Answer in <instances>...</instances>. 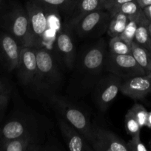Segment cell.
<instances>
[{
  "instance_id": "11",
  "label": "cell",
  "mask_w": 151,
  "mask_h": 151,
  "mask_svg": "<svg viewBox=\"0 0 151 151\" xmlns=\"http://www.w3.org/2000/svg\"><path fill=\"white\" fill-rule=\"evenodd\" d=\"M90 144L96 151H129L127 143L117 134L99 127L93 126Z\"/></svg>"
},
{
  "instance_id": "14",
  "label": "cell",
  "mask_w": 151,
  "mask_h": 151,
  "mask_svg": "<svg viewBox=\"0 0 151 151\" xmlns=\"http://www.w3.org/2000/svg\"><path fill=\"white\" fill-rule=\"evenodd\" d=\"M120 92L133 100H142L151 93V77L136 75L124 79Z\"/></svg>"
},
{
  "instance_id": "26",
  "label": "cell",
  "mask_w": 151,
  "mask_h": 151,
  "mask_svg": "<svg viewBox=\"0 0 151 151\" xmlns=\"http://www.w3.org/2000/svg\"><path fill=\"white\" fill-rule=\"evenodd\" d=\"M129 110L135 116L140 126L142 128L144 127L148 114V111H147V109L142 105L139 104V103H135Z\"/></svg>"
},
{
  "instance_id": "7",
  "label": "cell",
  "mask_w": 151,
  "mask_h": 151,
  "mask_svg": "<svg viewBox=\"0 0 151 151\" xmlns=\"http://www.w3.org/2000/svg\"><path fill=\"white\" fill-rule=\"evenodd\" d=\"M73 29L64 22L53 46V54L62 69L72 71L75 64L77 51L73 38Z\"/></svg>"
},
{
  "instance_id": "23",
  "label": "cell",
  "mask_w": 151,
  "mask_h": 151,
  "mask_svg": "<svg viewBox=\"0 0 151 151\" xmlns=\"http://www.w3.org/2000/svg\"><path fill=\"white\" fill-rule=\"evenodd\" d=\"M142 10V8L139 6L136 0H133V1H130L121 4L118 7H115V8L113 9L108 12L110 13V16L116 13H121L128 16H132L139 14Z\"/></svg>"
},
{
  "instance_id": "35",
  "label": "cell",
  "mask_w": 151,
  "mask_h": 151,
  "mask_svg": "<svg viewBox=\"0 0 151 151\" xmlns=\"http://www.w3.org/2000/svg\"><path fill=\"white\" fill-rule=\"evenodd\" d=\"M148 146H149V150H151V139L148 142Z\"/></svg>"
},
{
  "instance_id": "33",
  "label": "cell",
  "mask_w": 151,
  "mask_h": 151,
  "mask_svg": "<svg viewBox=\"0 0 151 151\" xmlns=\"http://www.w3.org/2000/svg\"><path fill=\"white\" fill-rule=\"evenodd\" d=\"M4 91V87H3L2 84H1V81H0V91Z\"/></svg>"
},
{
  "instance_id": "20",
  "label": "cell",
  "mask_w": 151,
  "mask_h": 151,
  "mask_svg": "<svg viewBox=\"0 0 151 151\" xmlns=\"http://www.w3.org/2000/svg\"><path fill=\"white\" fill-rule=\"evenodd\" d=\"M129 16L121 13H116L110 16L107 33L110 37L121 35L127 25Z\"/></svg>"
},
{
  "instance_id": "37",
  "label": "cell",
  "mask_w": 151,
  "mask_h": 151,
  "mask_svg": "<svg viewBox=\"0 0 151 151\" xmlns=\"http://www.w3.org/2000/svg\"><path fill=\"white\" fill-rule=\"evenodd\" d=\"M106 1H107V0H101V2H102V4H103V3H105Z\"/></svg>"
},
{
  "instance_id": "2",
  "label": "cell",
  "mask_w": 151,
  "mask_h": 151,
  "mask_svg": "<svg viewBox=\"0 0 151 151\" xmlns=\"http://www.w3.org/2000/svg\"><path fill=\"white\" fill-rule=\"evenodd\" d=\"M25 8L30 24L31 47L44 48L53 53L55 40L64 22H62L60 11L35 0L27 1Z\"/></svg>"
},
{
  "instance_id": "12",
  "label": "cell",
  "mask_w": 151,
  "mask_h": 151,
  "mask_svg": "<svg viewBox=\"0 0 151 151\" xmlns=\"http://www.w3.org/2000/svg\"><path fill=\"white\" fill-rule=\"evenodd\" d=\"M16 69L21 83L25 86H32L37 70L36 52L34 47H22L19 63Z\"/></svg>"
},
{
  "instance_id": "15",
  "label": "cell",
  "mask_w": 151,
  "mask_h": 151,
  "mask_svg": "<svg viewBox=\"0 0 151 151\" xmlns=\"http://www.w3.org/2000/svg\"><path fill=\"white\" fill-rule=\"evenodd\" d=\"M58 125L68 150L70 151L93 150L87 139L61 116L58 118Z\"/></svg>"
},
{
  "instance_id": "21",
  "label": "cell",
  "mask_w": 151,
  "mask_h": 151,
  "mask_svg": "<svg viewBox=\"0 0 151 151\" xmlns=\"http://www.w3.org/2000/svg\"><path fill=\"white\" fill-rule=\"evenodd\" d=\"M108 52L116 55L132 54L131 44L127 43L120 35L111 37L107 47Z\"/></svg>"
},
{
  "instance_id": "10",
  "label": "cell",
  "mask_w": 151,
  "mask_h": 151,
  "mask_svg": "<svg viewBox=\"0 0 151 151\" xmlns=\"http://www.w3.org/2000/svg\"><path fill=\"white\" fill-rule=\"evenodd\" d=\"M105 70L118 75L122 80L136 75H146L132 54H113L108 50L105 58Z\"/></svg>"
},
{
  "instance_id": "3",
  "label": "cell",
  "mask_w": 151,
  "mask_h": 151,
  "mask_svg": "<svg viewBox=\"0 0 151 151\" xmlns=\"http://www.w3.org/2000/svg\"><path fill=\"white\" fill-rule=\"evenodd\" d=\"M37 70L32 84L36 92L50 98L58 94L63 83L62 68L51 52L44 48L36 49Z\"/></svg>"
},
{
  "instance_id": "25",
  "label": "cell",
  "mask_w": 151,
  "mask_h": 151,
  "mask_svg": "<svg viewBox=\"0 0 151 151\" xmlns=\"http://www.w3.org/2000/svg\"><path fill=\"white\" fill-rule=\"evenodd\" d=\"M35 1L56 7L60 11L61 13H64L65 16H66L75 0H35Z\"/></svg>"
},
{
  "instance_id": "28",
  "label": "cell",
  "mask_w": 151,
  "mask_h": 151,
  "mask_svg": "<svg viewBox=\"0 0 151 151\" xmlns=\"http://www.w3.org/2000/svg\"><path fill=\"white\" fill-rule=\"evenodd\" d=\"M130 1H133V0H107L105 3L102 4V8L110 11V10L118 7L121 4Z\"/></svg>"
},
{
  "instance_id": "16",
  "label": "cell",
  "mask_w": 151,
  "mask_h": 151,
  "mask_svg": "<svg viewBox=\"0 0 151 151\" xmlns=\"http://www.w3.org/2000/svg\"><path fill=\"white\" fill-rule=\"evenodd\" d=\"M99 8H102L101 0H75L64 22L73 29L81 18Z\"/></svg>"
},
{
  "instance_id": "29",
  "label": "cell",
  "mask_w": 151,
  "mask_h": 151,
  "mask_svg": "<svg viewBox=\"0 0 151 151\" xmlns=\"http://www.w3.org/2000/svg\"><path fill=\"white\" fill-rule=\"evenodd\" d=\"M8 92L6 91H0V110L3 109L7 105L8 101Z\"/></svg>"
},
{
  "instance_id": "22",
  "label": "cell",
  "mask_w": 151,
  "mask_h": 151,
  "mask_svg": "<svg viewBox=\"0 0 151 151\" xmlns=\"http://www.w3.org/2000/svg\"><path fill=\"white\" fill-rule=\"evenodd\" d=\"M143 16L144 12L143 10H142L139 14L129 16L128 22H127L123 32L120 35L123 39L125 40L129 44H131L133 41V40H134L135 34H136L138 25H139L141 19H142Z\"/></svg>"
},
{
  "instance_id": "18",
  "label": "cell",
  "mask_w": 151,
  "mask_h": 151,
  "mask_svg": "<svg viewBox=\"0 0 151 151\" xmlns=\"http://www.w3.org/2000/svg\"><path fill=\"white\" fill-rule=\"evenodd\" d=\"M132 55L147 76L151 77V52L136 42L131 43Z\"/></svg>"
},
{
  "instance_id": "27",
  "label": "cell",
  "mask_w": 151,
  "mask_h": 151,
  "mask_svg": "<svg viewBox=\"0 0 151 151\" xmlns=\"http://www.w3.org/2000/svg\"><path fill=\"white\" fill-rule=\"evenodd\" d=\"M131 139L127 143L129 151H147L148 148L141 140L140 134L131 137Z\"/></svg>"
},
{
  "instance_id": "38",
  "label": "cell",
  "mask_w": 151,
  "mask_h": 151,
  "mask_svg": "<svg viewBox=\"0 0 151 151\" xmlns=\"http://www.w3.org/2000/svg\"><path fill=\"white\" fill-rule=\"evenodd\" d=\"M1 1H2V0H0V4H1Z\"/></svg>"
},
{
  "instance_id": "8",
  "label": "cell",
  "mask_w": 151,
  "mask_h": 151,
  "mask_svg": "<svg viewBox=\"0 0 151 151\" xmlns=\"http://www.w3.org/2000/svg\"><path fill=\"white\" fill-rule=\"evenodd\" d=\"M95 85L93 91V100L100 111L106 112L120 91L122 78L115 74L106 72Z\"/></svg>"
},
{
  "instance_id": "24",
  "label": "cell",
  "mask_w": 151,
  "mask_h": 151,
  "mask_svg": "<svg viewBox=\"0 0 151 151\" xmlns=\"http://www.w3.org/2000/svg\"><path fill=\"white\" fill-rule=\"evenodd\" d=\"M124 124H125L126 131L131 137L141 134L142 127L140 126L138 121L136 120L133 114L130 111V110L127 111V114L125 115Z\"/></svg>"
},
{
  "instance_id": "34",
  "label": "cell",
  "mask_w": 151,
  "mask_h": 151,
  "mask_svg": "<svg viewBox=\"0 0 151 151\" xmlns=\"http://www.w3.org/2000/svg\"><path fill=\"white\" fill-rule=\"evenodd\" d=\"M148 27H149L150 35V37H151V22H150V23H149V26H148Z\"/></svg>"
},
{
  "instance_id": "30",
  "label": "cell",
  "mask_w": 151,
  "mask_h": 151,
  "mask_svg": "<svg viewBox=\"0 0 151 151\" xmlns=\"http://www.w3.org/2000/svg\"><path fill=\"white\" fill-rule=\"evenodd\" d=\"M142 10H143V12H144V15H145V16H146L147 19L148 20L151 22V4H150V5L144 7Z\"/></svg>"
},
{
  "instance_id": "19",
  "label": "cell",
  "mask_w": 151,
  "mask_h": 151,
  "mask_svg": "<svg viewBox=\"0 0 151 151\" xmlns=\"http://www.w3.org/2000/svg\"><path fill=\"white\" fill-rule=\"evenodd\" d=\"M149 23L150 21L147 19L144 13V16L138 25L133 41L151 52V37L148 27Z\"/></svg>"
},
{
  "instance_id": "9",
  "label": "cell",
  "mask_w": 151,
  "mask_h": 151,
  "mask_svg": "<svg viewBox=\"0 0 151 151\" xmlns=\"http://www.w3.org/2000/svg\"><path fill=\"white\" fill-rule=\"evenodd\" d=\"M110 20L109 12L103 8H99L81 18L73 29L74 33L79 38H96L107 32Z\"/></svg>"
},
{
  "instance_id": "4",
  "label": "cell",
  "mask_w": 151,
  "mask_h": 151,
  "mask_svg": "<svg viewBox=\"0 0 151 151\" xmlns=\"http://www.w3.org/2000/svg\"><path fill=\"white\" fill-rule=\"evenodd\" d=\"M48 100L58 115L78 130L90 143L93 125L88 115L68 98L59 94L53 96Z\"/></svg>"
},
{
  "instance_id": "36",
  "label": "cell",
  "mask_w": 151,
  "mask_h": 151,
  "mask_svg": "<svg viewBox=\"0 0 151 151\" xmlns=\"http://www.w3.org/2000/svg\"><path fill=\"white\" fill-rule=\"evenodd\" d=\"M1 129H0V145H1Z\"/></svg>"
},
{
  "instance_id": "17",
  "label": "cell",
  "mask_w": 151,
  "mask_h": 151,
  "mask_svg": "<svg viewBox=\"0 0 151 151\" xmlns=\"http://www.w3.org/2000/svg\"><path fill=\"white\" fill-rule=\"evenodd\" d=\"M41 142L31 137H19L1 142L0 150L4 151H39L45 148Z\"/></svg>"
},
{
  "instance_id": "13",
  "label": "cell",
  "mask_w": 151,
  "mask_h": 151,
  "mask_svg": "<svg viewBox=\"0 0 151 151\" xmlns=\"http://www.w3.org/2000/svg\"><path fill=\"white\" fill-rule=\"evenodd\" d=\"M22 46L7 32H0V58L8 71L16 69Z\"/></svg>"
},
{
  "instance_id": "5",
  "label": "cell",
  "mask_w": 151,
  "mask_h": 151,
  "mask_svg": "<svg viewBox=\"0 0 151 151\" xmlns=\"http://www.w3.org/2000/svg\"><path fill=\"white\" fill-rule=\"evenodd\" d=\"M1 26L6 32L13 35L22 47H31L30 24L26 8L14 4L9 9L1 19Z\"/></svg>"
},
{
  "instance_id": "31",
  "label": "cell",
  "mask_w": 151,
  "mask_h": 151,
  "mask_svg": "<svg viewBox=\"0 0 151 151\" xmlns=\"http://www.w3.org/2000/svg\"><path fill=\"white\" fill-rule=\"evenodd\" d=\"M136 1H137L138 4H139V6H140L142 9H143L144 7L151 4V0H136Z\"/></svg>"
},
{
  "instance_id": "6",
  "label": "cell",
  "mask_w": 151,
  "mask_h": 151,
  "mask_svg": "<svg viewBox=\"0 0 151 151\" xmlns=\"http://www.w3.org/2000/svg\"><path fill=\"white\" fill-rule=\"evenodd\" d=\"M44 128L33 117H17L10 119L1 128V142L19 137H31L43 142Z\"/></svg>"
},
{
  "instance_id": "1",
  "label": "cell",
  "mask_w": 151,
  "mask_h": 151,
  "mask_svg": "<svg viewBox=\"0 0 151 151\" xmlns=\"http://www.w3.org/2000/svg\"><path fill=\"white\" fill-rule=\"evenodd\" d=\"M107 47L103 38L77 52L73 71L67 91L71 97H78L91 92L105 72Z\"/></svg>"
},
{
  "instance_id": "32",
  "label": "cell",
  "mask_w": 151,
  "mask_h": 151,
  "mask_svg": "<svg viewBox=\"0 0 151 151\" xmlns=\"http://www.w3.org/2000/svg\"><path fill=\"white\" fill-rule=\"evenodd\" d=\"M145 126L148 128H151V112H148L147 117Z\"/></svg>"
}]
</instances>
